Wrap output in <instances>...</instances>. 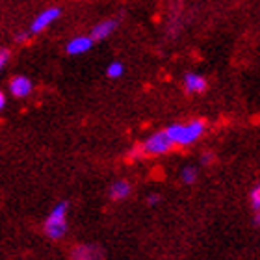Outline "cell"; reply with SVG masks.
I'll return each instance as SVG.
<instances>
[{
    "label": "cell",
    "instance_id": "4",
    "mask_svg": "<svg viewBox=\"0 0 260 260\" xmlns=\"http://www.w3.org/2000/svg\"><path fill=\"white\" fill-rule=\"evenodd\" d=\"M60 15H61V10L60 8H56V6L47 8V10H43L41 13H38L36 19H34V21L30 22V26H28L30 36H36V34H41L43 30H47L50 24H54V22L58 21V17Z\"/></svg>",
    "mask_w": 260,
    "mask_h": 260
},
{
    "label": "cell",
    "instance_id": "19",
    "mask_svg": "<svg viewBox=\"0 0 260 260\" xmlns=\"http://www.w3.org/2000/svg\"><path fill=\"white\" fill-rule=\"evenodd\" d=\"M6 93L4 91H0V110H4L6 108Z\"/></svg>",
    "mask_w": 260,
    "mask_h": 260
},
{
    "label": "cell",
    "instance_id": "12",
    "mask_svg": "<svg viewBox=\"0 0 260 260\" xmlns=\"http://www.w3.org/2000/svg\"><path fill=\"white\" fill-rule=\"evenodd\" d=\"M180 180L188 186L195 184L197 182V169L193 166H184V168L180 169Z\"/></svg>",
    "mask_w": 260,
    "mask_h": 260
},
{
    "label": "cell",
    "instance_id": "13",
    "mask_svg": "<svg viewBox=\"0 0 260 260\" xmlns=\"http://www.w3.org/2000/svg\"><path fill=\"white\" fill-rule=\"evenodd\" d=\"M249 203L253 206V210H260V184H256L249 193Z\"/></svg>",
    "mask_w": 260,
    "mask_h": 260
},
{
    "label": "cell",
    "instance_id": "11",
    "mask_svg": "<svg viewBox=\"0 0 260 260\" xmlns=\"http://www.w3.org/2000/svg\"><path fill=\"white\" fill-rule=\"evenodd\" d=\"M123 75H125V65H123V61L119 60L110 61L108 67H106V76H108L110 80H117Z\"/></svg>",
    "mask_w": 260,
    "mask_h": 260
},
{
    "label": "cell",
    "instance_id": "6",
    "mask_svg": "<svg viewBox=\"0 0 260 260\" xmlns=\"http://www.w3.org/2000/svg\"><path fill=\"white\" fill-rule=\"evenodd\" d=\"M8 91H10V95H13L15 99H26L32 95L34 84L28 76L17 75V76H13V78L10 80V84H8Z\"/></svg>",
    "mask_w": 260,
    "mask_h": 260
},
{
    "label": "cell",
    "instance_id": "20",
    "mask_svg": "<svg viewBox=\"0 0 260 260\" xmlns=\"http://www.w3.org/2000/svg\"><path fill=\"white\" fill-rule=\"evenodd\" d=\"M253 223H255L256 227H260V210L255 212V216H253Z\"/></svg>",
    "mask_w": 260,
    "mask_h": 260
},
{
    "label": "cell",
    "instance_id": "9",
    "mask_svg": "<svg viewBox=\"0 0 260 260\" xmlns=\"http://www.w3.org/2000/svg\"><path fill=\"white\" fill-rule=\"evenodd\" d=\"M117 26H119V21L117 19H104V21L97 22L95 26L91 28V36L93 41H103V39L110 38L112 34L117 30Z\"/></svg>",
    "mask_w": 260,
    "mask_h": 260
},
{
    "label": "cell",
    "instance_id": "16",
    "mask_svg": "<svg viewBox=\"0 0 260 260\" xmlns=\"http://www.w3.org/2000/svg\"><path fill=\"white\" fill-rule=\"evenodd\" d=\"M214 152H203V154H201V164H203V166H210L212 162H214Z\"/></svg>",
    "mask_w": 260,
    "mask_h": 260
},
{
    "label": "cell",
    "instance_id": "17",
    "mask_svg": "<svg viewBox=\"0 0 260 260\" xmlns=\"http://www.w3.org/2000/svg\"><path fill=\"white\" fill-rule=\"evenodd\" d=\"M158 203H160V195L158 193H151L147 197V205L149 206H154V205H158Z\"/></svg>",
    "mask_w": 260,
    "mask_h": 260
},
{
    "label": "cell",
    "instance_id": "10",
    "mask_svg": "<svg viewBox=\"0 0 260 260\" xmlns=\"http://www.w3.org/2000/svg\"><path fill=\"white\" fill-rule=\"evenodd\" d=\"M132 191L128 180H115L112 182V186L108 188V197L112 201H125Z\"/></svg>",
    "mask_w": 260,
    "mask_h": 260
},
{
    "label": "cell",
    "instance_id": "8",
    "mask_svg": "<svg viewBox=\"0 0 260 260\" xmlns=\"http://www.w3.org/2000/svg\"><path fill=\"white\" fill-rule=\"evenodd\" d=\"M93 43H95V41H93L91 36H76V38H73L69 43H67L65 52L69 56H82V54H86V52H89Z\"/></svg>",
    "mask_w": 260,
    "mask_h": 260
},
{
    "label": "cell",
    "instance_id": "3",
    "mask_svg": "<svg viewBox=\"0 0 260 260\" xmlns=\"http://www.w3.org/2000/svg\"><path fill=\"white\" fill-rule=\"evenodd\" d=\"M173 141L168 136L166 130H160V132H154L149 138L141 141V151H143V156H164L168 154L171 149H173Z\"/></svg>",
    "mask_w": 260,
    "mask_h": 260
},
{
    "label": "cell",
    "instance_id": "2",
    "mask_svg": "<svg viewBox=\"0 0 260 260\" xmlns=\"http://www.w3.org/2000/svg\"><path fill=\"white\" fill-rule=\"evenodd\" d=\"M67 214H69V203L60 201L56 206L49 212V216L43 223V233L50 240H61L67 234Z\"/></svg>",
    "mask_w": 260,
    "mask_h": 260
},
{
    "label": "cell",
    "instance_id": "1",
    "mask_svg": "<svg viewBox=\"0 0 260 260\" xmlns=\"http://www.w3.org/2000/svg\"><path fill=\"white\" fill-rule=\"evenodd\" d=\"M206 128H208V123L201 117H195L186 123H171L166 128V132L171 138L175 147H190L205 136Z\"/></svg>",
    "mask_w": 260,
    "mask_h": 260
},
{
    "label": "cell",
    "instance_id": "7",
    "mask_svg": "<svg viewBox=\"0 0 260 260\" xmlns=\"http://www.w3.org/2000/svg\"><path fill=\"white\" fill-rule=\"evenodd\" d=\"M182 86H184V91L188 95H199V93H205L206 87H208V82L203 75L199 73H186L184 78H182Z\"/></svg>",
    "mask_w": 260,
    "mask_h": 260
},
{
    "label": "cell",
    "instance_id": "18",
    "mask_svg": "<svg viewBox=\"0 0 260 260\" xmlns=\"http://www.w3.org/2000/svg\"><path fill=\"white\" fill-rule=\"evenodd\" d=\"M26 39H30V32H21V34H17V41L21 43V41H26Z\"/></svg>",
    "mask_w": 260,
    "mask_h": 260
},
{
    "label": "cell",
    "instance_id": "15",
    "mask_svg": "<svg viewBox=\"0 0 260 260\" xmlns=\"http://www.w3.org/2000/svg\"><path fill=\"white\" fill-rule=\"evenodd\" d=\"M10 56H11L10 49H6V47H2V49H0V67H2V69L8 65V61H10Z\"/></svg>",
    "mask_w": 260,
    "mask_h": 260
},
{
    "label": "cell",
    "instance_id": "5",
    "mask_svg": "<svg viewBox=\"0 0 260 260\" xmlns=\"http://www.w3.org/2000/svg\"><path fill=\"white\" fill-rule=\"evenodd\" d=\"M71 260H104V251L95 244H78L71 249Z\"/></svg>",
    "mask_w": 260,
    "mask_h": 260
},
{
    "label": "cell",
    "instance_id": "14",
    "mask_svg": "<svg viewBox=\"0 0 260 260\" xmlns=\"http://www.w3.org/2000/svg\"><path fill=\"white\" fill-rule=\"evenodd\" d=\"M143 156V151H141V143H136L132 149H130L128 152H126V158H128L130 162H134V160H138V158Z\"/></svg>",
    "mask_w": 260,
    "mask_h": 260
}]
</instances>
